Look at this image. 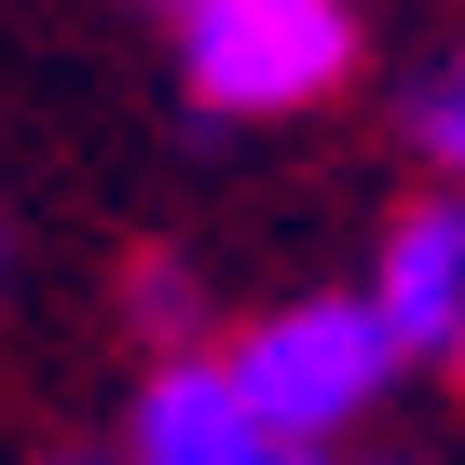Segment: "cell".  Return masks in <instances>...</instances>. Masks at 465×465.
Returning a JSON list of instances; mask_svg holds the SVG:
<instances>
[{"mask_svg":"<svg viewBox=\"0 0 465 465\" xmlns=\"http://www.w3.org/2000/svg\"><path fill=\"white\" fill-rule=\"evenodd\" d=\"M178 69L232 124H288V110L342 96L356 0H178Z\"/></svg>","mask_w":465,"mask_h":465,"instance_id":"1","label":"cell"},{"mask_svg":"<svg viewBox=\"0 0 465 465\" xmlns=\"http://www.w3.org/2000/svg\"><path fill=\"white\" fill-rule=\"evenodd\" d=\"M232 370H247V397H261L288 438H342V424L383 397L397 329H383V302H288V315H261L247 342H232Z\"/></svg>","mask_w":465,"mask_h":465,"instance_id":"2","label":"cell"},{"mask_svg":"<svg viewBox=\"0 0 465 465\" xmlns=\"http://www.w3.org/2000/svg\"><path fill=\"white\" fill-rule=\"evenodd\" d=\"M124 465H315V438H288L232 356H164L137 383V424H124Z\"/></svg>","mask_w":465,"mask_h":465,"instance_id":"3","label":"cell"},{"mask_svg":"<svg viewBox=\"0 0 465 465\" xmlns=\"http://www.w3.org/2000/svg\"><path fill=\"white\" fill-rule=\"evenodd\" d=\"M397 356H465V192L451 205H411L383 232V274H370Z\"/></svg>","mask_w":465,"mask_h":465,"instance_id":"4","label":"cell"},{"mask_svg":"<svg viewBox=\"0 0 465 465\" xmlns=\"http://www.w3.org/2000/svg\"><path fill=\"white\" fill-rule=\"evenodd\" d=\"M411 137H424V164H438V178H465V55H451V69H424Z\"/></svg>","mask_w":465,"mask_h":465,"instance_id":"5","label":"cell"},{"mask_svg":"<svg viewBox=\"0 0 465 465\" xmlns=\"http://www.w3.org/2000/svg\"><path fill=\"white\" fill-rule=\"evenodd\" d=\"M137 329H164V342H178V329H192V274H164V261H151V274H137Z\"/></svg>","mask_w":465,"mask_h":465,"instance_id":"6","label":"cell"}]
</instances>
